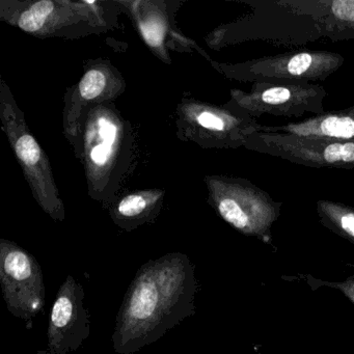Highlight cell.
Segmentation results:
<instances>
[{"mask_svg":"<svg viewBox=\"0 0 354 354\" xmlns=\"http://www.w3.org/2000/svg\"><path fill=\"white\" fill-rule=\"evenodd\" d=\"M198 283L188 256L171 252L142 265L115 319V353L134 354L196 314Z\"/></svg>","mask_w":354,"mask_h":354,"instance_id":"cell-1","label":"cell"},{"mask_svg":"<svg viewBox=\"0 0 354 354\" xmlns=\"http://www.w3.org/2000/svg\"><path fill=\"white\" fill-rule=\"evenodd\" d=\"M246 3L252 8V13L232 26V36L238 42L265 41L302 46L323 39V0H258Z\"/></svg>","mask_w":354,"mask_h":354,"instance_id":"cell-2","label":"cell"},{"mask_svg":"<svg viewBox=\"0 0 354 354\" xmlns=\"http://www.w3.org/2000/svg\"><path fill=\"white\" fill-rule=\"evenodd\" d=\"M213 206L223 221L245 235L262 237L279 219L283 203L241 178L209 180Z\"/></svg>","mask_w":354,"mask_h":354,"instance_id":"cell-3","label":"cell"},{"mask_svg":"<svg viewBox=\"0 0 354 354\" xmlns=\"http://www.w3.org/2000/svg\"><path fill=\"white\" fill-rule=\"evenodd\" d=\"M327 92L322 86L301 82H257L248 92H231L233 109L252 119L265 115L281 118H301L325 113Z\"/></svg>","mask_w":354,"mask_h":354,"instance_id":"cell-4","label":"cell"},{"mask_svg":"<svg viewBox=\"0 0 354 354\" xmlns=\"http://www.w3.org/2000/svg\"><path fill=\"white\" fill-rule=\"evenodd\" d=\"M246 149L314 169H354L353 140L297 136L281 132H258Z\"/></svg>","mask_w":354,"mask_h":354,"instance_id":"cell-5","label":"cell"},{"mask_svg":"<svg viewBox=\"0 0 354 354\" xmlns=\"http://www.w3.org/2000/svg\"><path fill=\"white\" fill-rule=\"evenodd\" d=\"M344 63L339 53L306 49L252 59L225 70L232 77L252 84L271 80L315 84L333 75Z\"/></svg>","mask_w":354,"mask_h":354,"instance_id":"cell-6","label":"cell"},{"mask_svg":"<svg viewBox=\"0 0 354 354\" xmlns=\"http://www.w3.org/2000/svg\"><path fill=\"white\" fill-rule=\"evenodd\" d=\"M0 286L8 310L32 320L44 310V277L37 259L10 240H0Z\"/></svg>","mask_w":354,"mask_h":354,"instance_id":"cell-7","label":"cell"},{"mask_svg":"<svg viewBox=\"0 0 354 354\" xmlns=\"http://www.w3.org/2000/svg\"><path fill=\"white\" fill-rule=\"evenodd\" d=\"M84 288L71 274L59 287L49 315L47 346L57 354L77 351L91 335Z\"/></svg>","mask_w":354,"mask_h":354,"instance_id":"cell-8","label":"cell"},{"mask_svg":"<svg viewBox=\"0 0 354 354\" xmlns=\"http://www.w3.org/2000/svg\"><path fill=\"white\" fill-rule=\"evenodd\" d=\"M12 144L15 149L16 155L20 162L24 165L28 175L32 176V182L36 183V189L42 190L40 205L46 212H48V202H47L46 194H45L44 184L47 194L53 202V206L57 209L61 221L65 218V211L59 198L55 196V188L51 179V171H49L48 163L43 155L42 149L39 146L34 138L28 132L19 130L10 132Z\"/></svg>","mask_w":354,"mask_h":354,"instance_id":"cell-9","label":"cell"},{"mask_svg":"<svg viewBox=\"0 0 354 354\" xmlns=\"http://www.w3.org/2000/svg\"><path fill=\"white\" fill-rule=\"evenodd\" d=\"M263 132H281L297 136H321V138L353 140L354 105L337 111H325L304 121L283 125H263Z\"/></svg>","mask_w":354,"mask_h":354,"instance_id":"cell-10","label":"cell"},{"mask_svg":"<svg viewBox=\"0 0 354 354\" xmlns=\"http://www.w3.org/2000/svg\"><path fill=\"white\" fill-rule=\"evenodd\" d=\"M323 39L331 42L354 40V0H323Z\"/></svg>","mask_w":354,"mask_h":354,"instance_id":"cell-11","label":"cell"},{"mask_svg":"<svg viewBox=\"0 0 354 354\" xmlns=\"http://www.w3.org/2000/svg\"><path fill=\"white\" fill-rule=\"evenodd\" d=\"M317 212L321 223L335 233L354 241V208L339 202L319 200Z\"/></svg>","mask_w":354,"mask_h":354,"instance_id":"cell-12","label":"cell"},{"mask_svg":"<svg viewBox=\"0 0 354 354\" xmlns=\"http://www.w3.org/2000/svg\"><path fill=\"white\" fill-rule=\"evenodd\" d=\"M155 202V196L142 194L125 196L115 209V223H119L124 230L133 229L138 223L148 218L149 212L152 210Z\"/></svg>","mask_w":354,"mask_h":354,"instance_id":"cell-13","label":"cell"},{"mask_svg":"<svg viewBox=\"0 0 354 354\" xmlns=\"http://www.w3.org/2000/svg\"><path fill=\"white\" fill-rule=\"evenodd\" d=\"M97 127L99 142L91 148L88 156L94 167H104L113 154V149L117 140L118 128L113 121L105 117L99 118Z\"/></svg>","mask_w":354,"mask_h":354,"instance_id":"cell-14","label":"cell"},{"mask_svg":"<svg viewBox=\"0 0 354 354\" xmlns=\"http://www.w3.org/2000/svg\"><path fill=\"white\" fill-rule=\"evenodd\" d=\"M53 11V3L51 1H39L20 16L18 26L26 32H39L44 26L47 18Z\"/></svg>","mask_w":354,"mask_h":354,"instance_id":"cell-15","label":"cell"},{"mask_svg":"<svg viewBox=\"0 0 354 354\" xmlns=\"http://www.w3.org/2000/svg\"><path fill=\"white\" fill-rule=\"evenodd\" d=\"M106 86V76L100 70H91L82 77L78 86L80 97L82 101H91L98 98Z\"/></svg>","mask_w":354,"mask_h":354,"instance_id":"cell-16","label":"cell"},{"mask_svg":"<svg viewBox=\"0 0 354 354\" xmlns=\"http://www.w3.org/2000/svg\"><path fill=\"white\" fill-rule=\"evenodd\" d=\"M140 30H142L145 39L153 47L160 46L163 40V32L159 24L154 22L140 24Z\"/></svg>","mask_w":354,"mask_h":354,"instance_id":"cell-17","label":"cell"},{"mask_svg":"<svg viewBox=\"0 0 354 354\" xmlns=\"http://www.w3.org/2000/svg\"><path fill=\"white\" fill-rule=\"evenodd\" d=\"M35 354H57L55 353V352L51 351V350L46 349V350H39V351H37Z\"/></svg>","mask_w":354,"mask_h":354,"instance_id":"cell-18","label":"cell"},{"mask_svg":"<svg viewBox=\"0 0 354 354\" xmlns=\"http://www.w3.org/2000/svg\"><path fill=\"white\" fill-rule=\"evenodd\" d=\"M352 295V299H354V292H352V293H350Z\"/></svg>","mask_w":354,"mask_h":354,"instance_id":"cell-19","label":"cell"}]
</instances>
